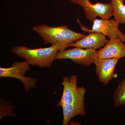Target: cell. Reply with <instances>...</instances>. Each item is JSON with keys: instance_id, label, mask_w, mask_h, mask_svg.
Instances as JSON below:
<instances>
[{"instance_id": "6da1fadb", "label": "cell", "mask_w": 125, "mask_h": 125, "mask_svg": "<svg viewBox=\"0 0 125 125\" xmlns=\"http://www.w3.org/2000/svg\"><path fill=\"white\" fill-rule=\"evenodd\" d=\"M32 29L43 39L45 44L55 45L59 52L64 51L70 44L85 36L84 34L73 31L65 25L52 27L42 24L34 26Z\"/></svg>"}, {"instance_id": "7a4b0ae2", "label": "cell", "mask_w": 125, "mask_h": 125, "mask_svg": "<svg viewBox=\"0 0 125 125\" xmlns=\"http://www.w3.org/2000/svg\"><path fill=\"white\" fill-rule=\"evenodd\" d=\"M11 52L24 59L30 65L37 66L40 68L51 67L59 52L58 47L52 45L46 48L31 49L23 46L14 47Z\"/></svg>"}, {"instance_id": "3957f363", "label": "cell", "mask_w": 125, "mask_h": 125, "mask_svg": "<svg viewBox=\"0 0 125 125\" xmlns=\"http://www.w3.org/2000/svg\"><path fill=\"white\" fill-rule=\"evenodd\" d=\"M30 68V65L26 61L14 62L10 67H0V77L17 79L23 84L25 89L28 92L35 87L36 78L27 77L25 74Z\"/></svg>"}, {"instance_id": "277c9868", "label": "cell", "mask_w": 125, "mask_h": 125, "mask_svg": "<svg viewBox=\"0 0 125 125\" xmlns=\"http://www.w3.org/2000/svg\"><path fill=\"white\" fill-rule=\"evenodd\" d=\"M81 28L87 32H97L102 34L109 39L115 38H120L124 42L125 35L119 29V23L115 20L111 19H95L93 21L92 29H88L82 25L80 20L77 21Z\"/></svg>"}, {"instance_id": "5b68a950", "label": "cell", "mask_w": 125, "mask_h": 125, "mask_svg": "<svg viewBox=\"0 0 125 125\" xmlns=\"http://www.w3.org/2000/svg\"><path fill=\"white\" fill-rule=\"evenodd\" d=\"M77 83L78 76L76 75H72L70 78L67 76L64 77L62 83L63 87L62 96L56 106L74 104L85 96L86 89L83 87H78Z\"/></svg>"}, {"instance_id": "8992f818", "label": "cell", "mask_w": 125, "mask_h": 125, "mask_svg": "<svg viewBox=\"0 0 125 125\" xmlns=\"http://www.w3.org/2000/svg\"><path fill=\"white\" fill-rule=\"evenodd\" d=\"M97 53V51L95 49L75 47L58 52L55 56V60L69 59L74 62L87 67L94 63Z\"/></svg>"}, {"instance_id": "52a82bcc", "label": "cell", "mask_w": 125, "mask_h": 125, "mask_svg": "<svg viewBox=\"0 0 125 125\" xmlns=\"http://www.w3.org/2000/svg\"><path fill=\"white\" fill-rule=\"evenodd\" d=\"M74 4L80 5L83 8L86 19L92 21L99 17L102 19H108L113 16L111 3L103 4L96 2L92 4L89 0H70Z\"/></svg>"}, {"instance_id": "ba28073f", "label": "cell", "mask_w": 125, "mask_h": 125, "mask_svg": "<svg viewBox=\"0 0 125 125\" xmlns=\"http://www.w3.org/2000/svg\"><path fill=\"white\" fill-rule=\"evenodd\" d=\"M124 57H125V44L120 38H115L109 39L104 46L97 51L95 60L120 59Z\"/></svg>"}, {"instance_id": "9c48e42d", "label": "cell", "mask_w": 125, "mask_h": 125, "mask_svg": "<svg viewBox=\"0 0 125 125\" xmlns=\"http://www.w3.org/2000/svg\"><path fill=\"white\" fill-rule=\"evenodd\" d=\"M119 60L107 58L94 61V64L96 67V74L100 83L107 85L114 78L115 69Z\"/></svg>"}, {"instance_id": "30bf717a", "label": "cell", "mask_w": 125, "mask_h": 125, "mask_svg": "<svg viewBox=\"0 0 125 125\" xmlns=\"http://www.w3.org/2000/svg\"><path fill=\"white\" fill-rule=\"evenodd\" d=\"M108 41L106 37L102 34L90 32L87 36L70 44L68 47H77L96 50L104 46Z\"/></svg>"}, {"instance_id": "8fae6325", "label": "cell", "mask_w": 125, "mask_h": 125, "mask_svg": "<svg viewBox=\"0 0 125 125\" xmlns=\"http://www.w3.org/2000/svg\"><path fill=\"white\" fill-rule=\"evenodd\" d=\"M124 0H111L113 16L119 24H125V5Z\"/></svg>"}, {"instance_id": "7c38bea8", "label": "cell", "mask_w": 125, "mask_h": 125, "mask_svg": "<svg viewBox=\"0 0 125 125\" xmlns=\"http://www.w3.org/2000/svg\"><path fill=\"white\" fill-rule=\"evenodd\" d=\"M113 103L114 108L125 105V76L114 92Z\"/></svg>"}]
</instances>
